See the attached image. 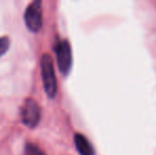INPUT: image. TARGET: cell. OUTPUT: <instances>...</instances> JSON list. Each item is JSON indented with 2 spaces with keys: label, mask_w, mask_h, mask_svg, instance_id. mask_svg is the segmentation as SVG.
<instances>
[{
  "label": "cell",
  "mask_w": 156,
  "mask_h": 155,
  "mask_svg": "<svg viewBox=\"0 0 156 155\" xmlns=\"http://www.w3.org/2000/svg\"><path fill=\"white\" fill-rule=\"evenodd\" d=\"M41 71L43 78L44 88L48 97L53 98L58 91V83H56L55 72L52 58L49 54H43L41 58Z\"/></svg>",
  "instance_id": "cell-1"
},
{
  "label": "cell",
  "mask_w": 156,
  "mask_h": 155,
  "mask_svg": "<svg viewBox=\"0 0 156 155\" xmlns=\"http://www.w3.org/2000/svg\"><path fill=\"white\" fill-rule=\"evenodd\" d=\"M54 51L60 71L63 75H68L72 66V52L69 41L67 39H61L56 41Z\"/></svg>",
  "instance_id": "cell-2"
},
{
  "label": "cell",
  "mask_w": 156,
  "mask_h": 155,
  "mask_svg": "<svg viewBox=\"0 0 156 155\" xmlns=\"http://www.w3.org/2000/svg\"><path fill=\"white\" fill-rule=\"evenodd\" d=\"M27 28L32 32H38L43 27V9L41 0H35L27 6L23 14Z\"/></svg>",
  "instance_id": "cell-3"
},
{
  "label": "cell",
  "mask_w": 156,
  "mask_h": 155,
  "mask_svg": "<svg viewBox=\"0 0 156 155\" xmlns=\"http://www.w3.org/2000/svg\"><path fill=\"white\" fill-rule=\"evenodd\" d=\"M20 118L25 125L34 128L41 119V107L38 103L32 98H27L20 108Z\"/></svg>",
  "instance_id": "cell-4"
},
{
  "label": "cell",
  "mask_w": 156,
  "mask_h": 155,
  "mask_svg": "<svg viewBox=\"0 0 156 155\" xmlns=\"http://www.w3.org/2000/svg\"><path fill=\"white\" fill-rule=\"evenodd\" d=\"M74 143H76V148L81 155H94V150L89 143V140L84 136L83 134L76 133L74 135Z\"/></svg>",
  "instance_id": "cell-5"
},
{
  "label": "cell",
  "mask_w": 156,
  "mask_h": 155,
  "mask_svg": "<svg viewBox=\"0 0 156 155\" xmlns=\"http://www.w3.org/2000/svg\"><path fill=\"white\" fill-rule=\"evenodd\" d=\"M25 155H46V153L34 143H27L25 148Z\"/></svg>",
  "instance_id": "cell-6"
},
{
  "label": "cell",
  "mask_w": 156,
  "mask_h": 155,
  "mask_svg": "<svg viewBox=\"0 0 156 155\" xmlns=\"http://www.w3.org/2000/svg\"><path fill=\"white\" fill-rule=\"evenodd\" d=\"M10 47V38L8 36L0 37V56H2Z\"/></svg>",
  "instance_id": "cell-7"
}]
</instances>
